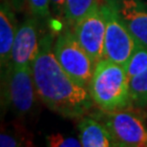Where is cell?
<instances>
[{"label":"cell","mask_w":147,"mask_h":147,"mask_svg":"<svg viewBox=\"0 0 147 147\" xmlns=\"http://www.w3.org/2000/svg\"><path fill=\"white\" fill-rule=\"evenodd\" d=\"M0 146H33V143H32L31 140L28 139L27 136H23L19 132H1V135H0Z\"/></svg>","instance_id":"9a60e30c"},{"label":"cell","mask_w":147,"mask_h":147,"mask_svg":"<svg viewBox=\"0 0 147 147\" xmlns=\"http://www.w3.org/2000/svg\"><path fill=\"white\" fill-rule=\"evenodd\" d=\"M13 5L14 10L16 11H22L24 10L25 6L27 5V1L26 0H8Z\"/></svg>","instance_id":"d6986e66"},{"label":"cell","mask_w":147,"mask_h":147,"mask_svg":"<svg viewBox=\"0 0 147 147\" xmlns=\"http://www.w3.org/2000/svg\"><path fill=\"white\" fill-rule=\"evenodd\" d=\"M16 10L8 0H1L0 7V71H1V98L7 92L9 79L13 70L11 52L18 28Z\"/></svg>","instance_id":"ba28073f"},{"label":"cell","mask_w":147,"mask_h":147,"mask_svg":"<svg viewBox=\"0 0 147 147\" xmlns=\"http://www.w3.org/2000/svg\"><path fill=\"white\" fill-rule=\"evenodd\" d=\"M78 130L82 147H120L109 129L92 116L81 117Z\"/></svg>","instance_id":"8fae6325"},{"label":"cell","mask_w":147,"mask_h":147,"mask_svg":"<svg viewBox=\"0 0 147 147\" xmlns=\"http://www.w3.org/2000/svg\"><path fill=\"white\" fill-rule=\"evenodd\" d=\"M31 14L37 20L47 19L51 16L50 0H26Z\"/></svg>","instance_id":"2e32d148"},{"label":"cell","mask_w":147,"mask_h":147,"mask_svg":"<svg viewBox=\"0 0 147 147\" xmlns=\"http://www.w3.org/2000/svg\"><path fill=\"white\" fill-rule=\"evenodd\" d=\"M37 98L33 68H13L7 92L4 98H1L2 107L9 106L16 117H25L34 112Z\"/></svg>","instance_id":"5b68a950"},{"label":"cell","mask_w":147,"mask_h":147,"mask_svg":"<svg viewBox=\"0 0 147 147\" xmlns=\"http://www.w3.org/2000/svg\"><path fill=\"white\" fill-rule=\"evenodd\" d=\"M75 36L96 64L104 58L106 22L100 3L73 26Z\"/></svg>","instance_id":"52a82bcc"},{"label":"cell","mask_w":147,"mask_h":147,"mask_svg":"<svg viewBox=\"0 0 147 147\" xmlns=\"http://www.w3.org/2000/svg\"><path fill=\"white\" fill-rule=\"evenodd\" d=\"M67 25L55 38L53 52L61 67L80 86L87 88L95 64Z\"/></svg>","instance_id":"3957f363"},{"label":"cell","mask_w":147,"mask_h":147,"mask_svg":"<svg viewBox=\"0 0 147 147\" xmlns=\"http://www.w3.org/2000/svg\"><path fill=\"white\" fill-rule=\"evenodd\" d=\"M129 91L133 107H147V69L129 79Z\"/></svg>","instance_id":"4fadbf2b"},{"label":"cell","mask_w":147,"mask_h":147,"mask_svg":"<svg viewBox=\"0 0 147 147\" xmlns=\"http://www.w3.org/2000/svg\"><path fill=\"white\" fill-rule=\"evenodd\" d=\"M54 42L53 32L43 34L32 65L38 98L61 117L80 119L92 110L94 101L87 88L76 83L61 67L53 52Z\"/></svg>","instance_id":"6da1fadb"},{"label":"cell","mask_w":147,"mask_h":147,"mask_svg":"<svg viewBox=\"0 0 147 147\" xmlns=\"http://www.w3.org/2000/svg\"><path fill=\"white\" fill-rule=\"evenodd\" d=\"M100 3V0H66L64 17L65 22L73 27L81 17L92 11Z\"/></svg>","instance_id":"7c38bea8"},{"label":"cell","mask_w":147,"mask_h":147,"mask_svg":"<svg viewBox=\"0 0 147 147\" xmlns=\"http://www.w3.org/2000/svg\"><path fill=\"white\" fill-rule=\"evenodd\" d=\"M51 2V11L55 17L61 18L64 17L66 0H50Z\"/></svg>","instance_id":"ac0fdd59"},{"label":"cell","mask_w":147,"mask_h":147,"mask_svg":"<svg viewBox=\"0 0 147 147\" xmlns=\"http://www.w3.org/2000/svg\"><path fill=\"white\" fill-rule=\"evenodd\" d=\"M124 68L129 79L147 69V47L137 44Z\"/></svg>","instance_id":"5bb4252c"},{"label":"cell","mask_w":147,"mask_h":147,"mask_svg":"<svg viewBox=\"0 0 147 147\" xmlns=\"http://www.w3.org/2000/svg\"><path fill=\"white\" fill-rule=\"evenodd\" d=\"M88 91L99 110L113 112L133 108L125 68L106 58L96 64Z\"/></svg>","instance_id":"7a4b0ae2"},{"label":"cell","mask_w":147,"mask_h":147,"mask_svg":"<svg viewBox=\"0 0 147 147\" xmlns=\"http://www.w3.org/2000/svg\"><path fill=\"white\" fill-rule=\"evenodd\" d=\"M113 9L137 44L147 47V3L144 0H100Z\"/></svg>","instance_id":"9c48e42d"},{"label":"cell","mask_w":147,"mask_h":147,"mask_svg":"<svg viewBox=\"0 0 147 147\" xmlns=\"http://www.w3.org/2000/svg\"><path fill=\"white\" fill-rule=\"evenodd\" d=\"M131 109L113 112L98 109L92 117L109 129L120 147H147L145 121L140 115Z\"/></svg>","instance_id":"277c9868"},{"label":"cell","mask_w":147,"mask_h":147,"mask_svg":"<svg viewBox=\"0 0 147 147\" xmlns=\"http://www.w3.org/2000/svg\"><path fill=\"white\" fill-rule=\"evenodd\" d=\"M100 5L106 22L104 58L124 67L136 48L137 42L113 9L101 1Z\"/></svg>","instance_id":"8992f818"},{"label":"cell","mask_w":147,"mask_h":147,"mask_svg":"<svg viewBox=\"0 0 147 147\" xmlns=\"http://www.w3.org/2000/svg\"><path fill=\"white\" fill-rule=\"evenodd\" d=\"M37 19L27 17L17 28L11 52L13 68L32 67L39 50Z\"/></svg>","instance_id":"30bf717a"},{"label":"cell","mask_w":147,"mask_h":147,"mask_svg":"<svg viewBox=\"0 0 147 147\" xmlns=\"http://www.w3.org/2000/svg\"><path fill=\"white\" fill-rule=\"evenodd\" d=\"M46 144L50 147H81L79 139L64 136L60 133L50 134L46 137Z\"/></svg>","instance_id":"e0dca14e"}]
</instances>
